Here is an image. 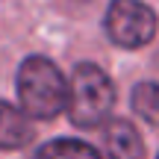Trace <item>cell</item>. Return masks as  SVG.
Instances as JSON below:
<instances>
[{"label": "cell", "mask_w": 159, "mask_h": 159, "mask_svg": "<svg viewBox=\"0 0 159 159\" xmlns=\"http://www.w3.org/2000/svg\"><path fill=\"white\" fill-rule=\"evenodd\" d=\"M18 100L27 118L50 121L68 103V83L50 59L27 56L18 68Z\"/></svg>", "instance_id": "6da1fadb"}, {"label": "cell", "mask_w": 159, "mask_h": 159, "mask_svg": "<svg viewBox=\"0 0 159 159\" xmlns=\"http://www.w3.org/2000/svg\"><path fill=\"white\" fill-rule=\"evenodd\" d=\"M115 103V89L112 80L103 74L97 65L80 62L71 74V89H68V118L77 127H97L109 118Z\"/></svg>", "instance_id": "7a4b0ae2"}, {"label": "cell", "mask_w": 159, "mask_h": 159, "mask_svg": "<svg viewBox=\"0 0 159 159\" xmlns=\"http://www.w3.org/2000/svg\"><path fill=\"white\" fill-rule=\"evenodd\" d=\"M106 33L118 47L136 50L156 35V12L142 0H112L106 9Z\"/></svg>", "instance_id": "3957f363"}, {"label": "cell", "mask_w": 159, "mask_h": 159, "mask_svg": "<svg viewBox=\"0 0 159 159\" xmlns=\"http://www.w3.org/2000/svg\"><path fill=\"white\" fill-rule=\"evenodd\" d=\"M103 142H106L109 159H144L142 139H139L136 127L130 121H124V118L109 121L106 133H103Z\"/></svg>", "instance_id": "277c9868"}, {"label": "cell", "mask_w": 159, "mask_h": 159, "mask_svg": "<svg viewBox=\"0 0 159 159\" xmlns=\"http://www.w3.org/2000/svg\"><path fill=\"white\" fill-rule=\"evenodd\" d=\"M33 142V127L27 115L12 103L0 100V150H21Z\"/></svg>", "instance_id": "5b68a950"}, {"label": "cell", "mask_w": 159, "mask_h": 159, "mask_svg": "<svg viewBox=\"0 0 159 159\" xmlns=\"http://www.w3.org/2000/svg\"><path fill=\"white\" fill-rule=\"evenodd\" d=\"M35 159H100V153L77 139H56V142H47L35 153Z\"/></svg>", "instance_id": "8992f818"}, {"label": "cell", "mask_w": 159, "mask_h": 159, "mask_svg": "<svg viewBox=\"0 0 159 159\" xmlns=\"http://www.w3.org/2000/svg\"><path fill=\"white\" fill-rule=\"evenodd\" d=\"M133 109L150 127H159V83H139L133 89Z\"/></svg>", "instance_id": "52a82bcc"}]
</instances>
